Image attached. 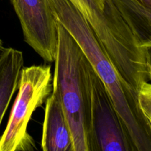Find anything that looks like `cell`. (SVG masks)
I'll return each instance as SVG.
<instances>
[{
  "instance_id": "cell-1",
  "label": "cell",
  "mask_w": 151,
  "mask_h": 151,
  "mask_svg": "<svg viewBox=\"0 0 151 151\" xmlns=\"http://www.w3.org/2000/svg\"><path fill=\"white\" fill-rule=\"evenodd\" d=\"M56 20L72 35L104 83L135 151H151V128L137 91L124 80L89 25L69 0H47Z\"/></svg>"
},
{
  "instance_id": "cell-2",
  "label": "cell",
  "mask_w": 151,
  "mask_h": 151,
  "mask_svg": "<svg viewBox=\"0 0 151 151\" xmlns=\"http://www.w3.org/2000/svg\"><path fill=\"white\" fill-rule=\"evenodd\" d=\"M52 91L59 96L70 127L74 151H97L91 116V65L70 33L57 21Z\"/></svg>"
},
{
  "instance_id": "cell-3",
  "label": "cell",
  "mask_w": 151,
  "mask_h": 151,
  "mask_svg": "<svg viewBox=\"0 0 151 151\" xmlns=\"http://www.w3.org/2000/svg\"><path fill=\"white\" fill-rule=\"evenodd\" d=\"M51 67L47 65L23 67L18 94L7 125L0 137V151H27L35 149L27 127L35 109L42 106L52 91Z\"/></svg>"
},
{
  "instance_id": "cell-4",
  "label": "cell",
  "mask_w": 151,
  "mask_h": 151,
  "mask_svg": "<svg viewBox=\"0 0 151 151\" xmlns=\"http://www.w3.org/2000/svg\"><path fill=\"white\" fill-rule=\"evenodd\" d=\"M91 126L97 151H135L110 94L91 66Z\"/></svg>"
},
{
  "instance_id": "cell-5",
  "label": "cell",
  "mask_w": 151,
  "mask_h": 151,
  "mask_svg": "<svg viewBox=\"0 0 151 151\" xmlns=\"http://www.w3.org/2000/svg\"><path fill=\"white\" fill-rule=\"evenodd\" d=\"M24 41L45 61L54 62L58 44L57 20L47 0H10Z\"/></svg>"
},
{
  "instance_id": "cell-6",
  "label": "cell",
  "mask_w": 151,
  "mask_h": 151,
  "mask_svg": "<svg viewBox=\"0 0 151 151\" xmlns=\"http://www.w3.org/2000/svg\"><path fill=\"white\" fill-rule=\"evenodd\" d=\"M41 149L44 151H74L70 127L59 96L54 91L46 100Z\"/></svg>"
},
{
  "instance_id": "cell-7",
  "label": "cell",
  "mask_w": 151,
  "mask_h": 151,
  "mask_svg": "<svg viewBox=\"0 0 151 151\" xmlns=\"http://www.w3.org/2000/svg\"><path fill=\"white\" fill-rule=\"evenodd\" d=\"M23 53L6 47L0 59V124L19 85L23 68Z\"/></svg>"
},
{
  "instance_id": "cell-8",
  "label": "cell",
  "mask_w": 151,
  "mask_h": 151,
  "mask_svg": "<svg viewBox=\"0 0 151 151\" xmlns=\"http://www.w3.org/2000/svg\"><path fill=\"white\" fill-rule=\"evenodd\" d=\"M132 28L142 48L151 47V9L137 0H114Z\"/></svg>"
},
{
  "instance_id": "cell-9",
  "label": "cell",
  "mask_w": 151,
  "mask_h": 151,
  "mask_svg": "<svg viewBox=\"0 0 151 151\" xmlns=\"http://www.w3.org/2000/svg\"><path fill=\"white\" fill-rule=\"evenodd\" d=\"M137 97L140 109L151 128V83L145 81L140 85Z\"/></svg>"
},
{
  "instance_id": "cell-10",
  "label": "cell",
  "mask_w": 151,
  "mask_h": 151,
  "mask_svg": "<svg viewBox=\"0 0 151 151\" xmlns=\"http://www.w3.org/2000/svg\"><path fill=\"white\" fill-rule=\"evenodd\" d=\"M146 51H147V63H148L149 72H150V81H151V47L146 49Z\"/></svg>"
},
{
  "instance_id": "cell-11",
  "label": "cell",
  "mask_w": 151,
  "mask_h": 151,
  "mask_svg": "<svg viewBox=\"0 0 151 151\" xmlns=\"http://www.w3.org/2000/svg\"><path fill=\"white\" fill-rule=\"evenodd\" d=\"M137 1H138L140 4L144 5L145 7L151 9V0H137Z\"/></svg>"
},
{
  "instance_id": "cell-12",
  "label": "cell",
  "mask_w": 151,
  "mask_h": 151,
  "mask_svg": "<svg viewBox=\"0 0 151 151\" xmlns=\"http://www.w3.org/2000/svg\"><path fill=\"white\" fill-rule=\"evenodd\" d=\"M5 48L6 47H4V46H3L2 41H1V40L0 39V59H1V58L2 57L3 54H4V50H5Z\"/></svg>"
}]
</instances>
